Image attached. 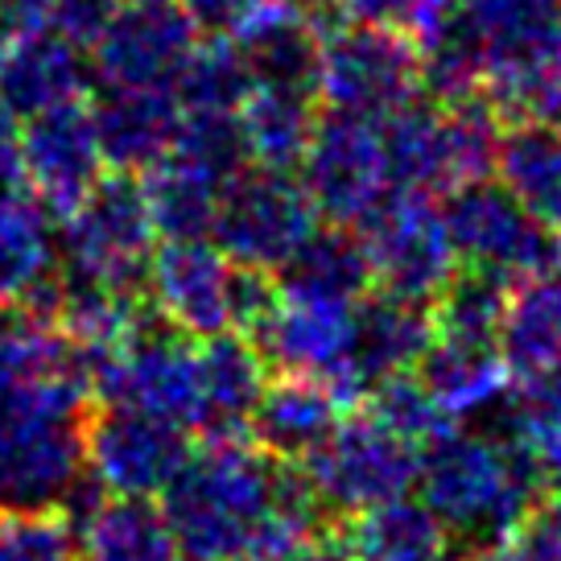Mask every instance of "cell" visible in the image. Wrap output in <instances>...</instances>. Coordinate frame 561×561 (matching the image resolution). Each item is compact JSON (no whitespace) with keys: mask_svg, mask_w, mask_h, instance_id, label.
Wrapping results in <instances>:
<instances>
[{"mask_svg":"<svg viewBox=\"0 0 561 561\" xmlns=\"http://www.w3.org/2000/svg\"><path fill=\"white\" fill-rule=\"evenodd\" d=\"M91 376L62 327L0 306V512L62 508L88 471Z\"/></svg>","mask_w":561,"mask_h":561,"instance_id":"6da1fadb","label":"cell"},{"mask_svg":"<svg viewBox=\"0 0 561 561\" xmlns=\"http://www.w3.org/2000/svg\"><path fill=\"white\" fill-rule=\"evenodd\" d=\"M158 500L186 561H277L322 512L301 471L280 467L244 430L207 434Z\"/></svg>","mask_w":561,"mask_h":561,"instance_id":"7a4b0ae2","label":"cell"},{"mask_svg":"<svg viewBox=\"0 0 561 561\" xmlns=\"http://www.w3.org/2000/svg\"><path fill=\"white\" fill-rule=\"evenodd\" d=\"M421 504L438 516L450 541L474 549L512 541L541 504V474L504 434L446 430L417 450Z\"/></svg>","mask_w":561,"mask_h":561,"instance_id":"3957f363","label":"cell"},{"mask_svg":"<svg viewBox=\"0 0 561 561\" xmlns=\"http://www.w3.org/2000/svg\"><path fill=\"white\" fill-rule=\"evenodd\" d=\"M479 54V91L512 121L561 124L558 0H458Z\"/></svg>","mask_w":561,"mask_h":561,"instance_id":"277c9868","label":"cell"},{"mask_svg":"<svg viewBox=\"0 0 561 561\" xmlns=\"http://www.w3.org/2000/svg\"><path fill=\"white\" fill-rule=\"evenodd\" d=\"M58 256L75 285H145V268L153 256V224L140 182L121 170L100 174V182L62 215Z\"/></svg>","mask_w":561,"mask_h":561,"instance_id":"5b68a950","label":"cell"},{"mask_svg":"<svg viewBox=\"0 0 561 561\" xmlns=\"http://www.w3.org/2000/svg\"><path fill=\"white\" fill-rule=\"evenodd\" d=\"M91 392L104 404H128L182 425V430H210L207 380H203V347L198 339L170 331H145L124 351L107 355L88 368Z\"/></svg>","mask_w":561,"mask_h":561,"instance_id":"8992f818","label":"cell"},{"mask_svg":"<svg viewBox=\"0 0 561 561\" xmlns=\"http://www.w3.org/2000/svg\"><path fill=\"white\" fill-rule=\"evenodd\" d=\"M421 67L409 37L385 25L343 21L322 30L314 67V100L331 112L385 121L409 100H417Z\"/></svg>","mask_w":561,"mask_h":561,"instance_id":"52a82bcc","label":"cell"},{"mask_svg":"<svg viewBox=\"0 0 561 561\" xmlns=\"http://www.w3.org/2000/svg\"><path fill=\"white\" fill-rule=\"evenodd\" d=\"M351 327H355V301L280 285L273 306L248 331V339L261 347L264 364H277L285 376H310L331 385L339 401L351 409L368 392L351 364Z\"/></svg>","mask_w":561,"mask_h":561,"instance_id":"ba28073f","label":"cell"},{"mask_svg":"<svg viewBox=\"0 0 561 561\" xmlns=\"http://www.w3.org/2000/svg\"><path fill=\"white\" fill-rule=\"evenodd\" d=\"M314 228L318 207L310 203L301 178L252 165L224 182L210 236L240 268L280 273Z\"/></svg>","mask_w":561,"mask_h":561,"instance_id":"9c48e42d","label":"cell"},{"mask_svg":"<svg viewBox=\"0 0 561 561\" xmlns=\"http://www.w3.org/2000/svg\"><path fill=\"white\" fill-rule=\"evenodd\" d=\"M301 479L318 508L355 516L385 500L409 495L417 479V446L397 438L371 413L339 421L331 438L301 458Z\"/></svg>","mask_w":561,"mask_h":561,"instance_id":"30bf717a","label":"cell"},{"mask_svg":"<svg viewBox=\"0 0 561 561\" xmlns=\"http://www.w3.org/2000/svg\"><path fill=\"white\" fill-rule=\"evenodd\" d=\"M359 240L368 252L371 280L397 298L430 306L442 285L458 273L455 240L430 194L392 191L371 215L359 219Z\"/></svg>","mask_w":561,"mask_h":561,"instance_id":"8fae6325","label":"cell"},{"mask_svg":"<svg viewBox=\"0 0 561 561\" xmlns=\"http://www.w3.org/2000/svg\"><path fill=\"white\" fill-rule=\"evenodd\" d=\"M298 170L318 215L347 224V228L371 215L392 194L380 121H364L347 112L318 116L314 137L306 145Z\"/></svg>","mask_w":561,"mask_h":561,"instance_id":"7c38bea8","label":"cell"},{"mask_svg":"<svg viewBox=\"0 0 561 561\" xmlns=\"http://www.w3.org/2000/svg\"><path fill=\"white\" fill-rule=\"evenodd\" d=\"M149 298L186 339H215L240 322V264L210 240H165L145 268Z\"/></svg>","mask_w":561,"mask_h":561,"instance_id":"4fadbf2b","label":"cell"},{"mask_svg":"<svg viewBox=\"0 0 561 561\" xmlns=\"http://www.w3.org/2000/svg\"><path fill=\"white\" fill-rule=\"evenodd\" d=\"M83 458L107 495L158 500L191 458V430L128 404H107L100 417L88 421Z\"/></svg>","mask_w":561,"mask_h":561,"instance_id":"5bb4252c","label":"cell"},{"mask_svg":"<svg viewBox=\"0 0 561 561\" xmlns=\"http://www.w3.org/2000/svg\"><path fill=\"white\" fill-rule=\"evenodd\" d=\"M442 219L455 240L458 261L467 268L520 280L528 273H541L553 261V240L500 182L483 178V182L450 191Z\"/></svg>","mask_w":561,"mask_h":561,"instance_id":"9a60e30c","label":"cell"},{"mask_svg":"<svg viewBox=\"0 0 561 561\" xmlns=\"http://www.w3.org/2000/svg\"><path fill=\"white\" fill-rule=\"evenodd\" d=\"M198 46V25L170 0L116 9L107 30L91 42V70L104 88H174L191 50Z\"/></svg>","mask_w":561,"mask_h":561,"instance_id":"2e32d148","label":"cell"},{"mask_svg":"<svg viewBox=\"0 0 561 561\" xmlns=\"http://www.w3.org/2000/svg\"><path fill=\"white\" fill-rule=\"evenodd\" d=\"M21 182L50 215H67L104 174L95 121L83 100L25 116L21 128Z\"/></svg>","mask_w":561,"mask_h":561,"instance_id":"e0dca14e","label":"cell"},{"mask_svg":"<svg viewBox=\"0 0 561 561\" xmlns=\"http://www.w3.org/2000/svg\"><path fill=\"white\" fill-rule=\"evenodd\" d=\"M104 165L133 174L158 165L178 140L182 104L170 88H104V100L91 107Z\"/></svg>","mask_w":561,"mask_h":561,"instance_id":"ac0fdd59","label":"cell"},{"mask_svg":"<svg viewBox=\"0 0 561 561\" xmlns=\"http://www.w3.org/2000/svg\"><path fill=\"white\" fill-rule=\"evenodd\" d=\"M58 240L50 231V210L34 194L0 191V306H30L54 310L58 306Z\"/></svg>","mask_w":561,"mask_h":561,"instance_id":"d6986e66","label":"cell"},{"mask_svg":"<svg viewBox=\"0 0 561 561\" xmlns=\"http://www.w3.org/2000/svg\"><path fill=\"white\" fill-rule=\"evenodd\" d=\"M228 37L244 54L252 83L314 88L322 21L310 4H301V0H261Z\"/></svg>","mask_w":561,"mask_h":561,"instance_id":"ffe728a7","label":"cell"},{"mask_svg":"<svg viewBox=\"0 0 561 561\" xmlns=\"http://www.w3.org/2000/svg\"><path fill=\"white\" fill-rule=\"evenodd\" d=\"M88 91V67L75 42L54 30H25L13 37L9 54L0 58V95L18 116H37L50 107L75 104Z\"/></svg>","mask_w":561,"mask_h":561,"instance_id":"44dd1931","label":"cell"},{"mask_svg":"<svg viewBox=\"0 0 561 561\" xmlns=\"http://www.w3.org/2000/svg\"><path fill=\"white\" fill-rule=\"evenodd\" d=\"M495 347L512 380H541L561 371V273H528L512 280Z\"/></svg>","mask_w":561,"mask_h":561,"instance_id":"7402d4cb","label":"cell"},{"mask_svg":"<svg viewBox=\"0 0 561 561\" xmlns=\"http://www.w3.org/2000/svg\"><path fill=\"white\" fill-rule=\"evenodd\" d=\"M434 343V314L425 301H409L397 294L355 301V327H351V364L364 385L385 376L417 368L425 347Z\"/></svg>","mask_w":561,"mask_h":561,"instance_id":"603a6c76","label":"cell"},{"mask_svg":"<svg viewBox=\"0 0 561 561\" xmlns=\"http://www.w3.org/2000/svg\"><path fill=\"white\" fill-rule=\"evenodd\" d=\"M343 409L347 404L339 401L331 385L310 376H285L273 388L264 385L248 425L261 450L285 462H301L314 446L331 438V430L343 421Z\"/></svg>","mask_w":561,"mask_h":561,"instance_id":"cb8c5ba5","label":"cell"},{"mask_svg":"<svg viewBox=\"0 0 561 561\" xmlns=\"http://www.w3.org/2000/svg\"><path fill=\"white\" fill-rule=\"evenodd\" d=\"M244 158L261 170H298L306 158V145L314 137L318 107L314 88L298 83H252L244 104L236 112Z\"/></svg>","mask_w":561,"mask_h":561,"instance_id":"d4e9b609","label":"cell"},{"mask_svg":"<svg viewBox=\"0 0 561 561\" xmlns=\"http://www.w3.org/2000/svg\"><path fill=\"white\" fill-rule=\"evenodd\" d=\"M417 380L446 409V417L488 413L512 388V371L495 343H467V339H438L434 334V343L417 359Z\"/></svg>","mask_w":561,"mask_h":561,"instance_id":"484cf974","label":"cell"},{"mask_svg":"<svg viewBox=\"0 0 561 561\" xmlns=\"http://www.w3.org/2000/svg\"><path fill=\"white\" fill-rule=\"evenodd\" d=\"M79 561H178V541L153 500L107 495L79 508Z\"/></svg>","mask_w":561,"mask_h":561,"instance_id":"4316f807","label":"cell"},{"mask_svg":"<svg viewBox=\"0 0 561 561\" xmlns=\"http://www.w3.org/2000/svg\"><path fill=\"white\" fill-rule=\"evenodd\" d=\"M495 174L541 228H561V124L512 121L500 137Z\"/></svg>","mask_w":561,"mask_h":561,"instance_id":"83f0119b","label":"cell"},{"mask_svg":"<svg viewBox=\"0 0 561 561\" xmlns=\"http://www.w3.org/2000/svg\"><path fill=\"white\" fill-rule=\"evenodd\" d=\"M145 174L149 178L140 191H145L153 236H161V240H207L215 228L224 178L174 153V149L158 165H149Z\"/></svg>","mask_w":561,"mask_h":561,"instance_id":"f1b7e54d","label":"cell"},{"mask_svg":"<svg viewBox=\"0 0 561 561\" xmlns=\"http://www.w3.org/2000/svg\"><path fill=\"white\" fill-rule=\"evenodd\" d=\"M343 541L355 561H446L450 537L421 500L397 495L343 525Z\"/></svg>","mask_w":561,"mask_h":561,"instance_id":"f546056e","label":"cell"},{"mask_svg":"<svg viewBox=\"0 0 561 561\" xmlns=\"http://www.w3.org/2000/svg\"><path fill=\"white\" fill-rule=\"evenodd\" d=\"M58 327L79 347L83 364H100L107 355L124 351L149 327V314L137 301V289H104V285H75L58 294Z\"/></svg>","mask_w":561,"mask_h":561,"instance_id":"4dcf8cb0","label":"cell"},{"mask_svg":"<svg viewBox=\"0 0 561 561\" xmlns=\"http://www.w3.org/2000/svg\"><path fill=\"white\" fill-rule=\"evenodd\" d=\"M380 140H385L388 174L392 191L434 194L450 191L446 178V140H442V107L409 100L392 116L380 121Z\"/></svg>","mask_w":561,"mask_h":561,"instance_id":"1f68e13d","label":"cell"},{"mask_svg":"<svg viewBox=\"0 0 561 561\" xmlns=\"http://www.w3.org/2000/svg\"><path fill=\"white\" fill-rule=\"evenodd\" d=\"M264 355L261 347L240 331L203 339V380H207L210 430L207 434H228L244 430L252 409L264 392Z\"/></svg>","mask_w":561,"mask_h":561,"instance_id":"d6a6232c","label":"cell"},{"mask_svg":"<svg viewBox=\"0 0 561 561\" xmlns=\"http://www.w3.org/2000/svg\"><path fill=\"white\" fill-rule=\"evenodd\" d=\"M280 273H285L280 285L327 294V298H347V301H359L371 285V264H368V252H364V240L347 224L314 228L310 240L289 256V264Z\"/></svg>","mask_w":561,"mask_h":561,"instance_id":"836d02e7","label":"cell"},{"mask_svg":"<svg viewBox=\"0 0 561 561\" xmlns=\"http://www.w3.org/2000/svg\"><path fill=\"white\" fill-rule=\"evenodd\" d=\"M252 88V70H248L240 46L228 34H215L198 42L186 58L182 75L174 79V100L182 112H210V116H236Z\"/></svg>","mask_w":561,"mask_h":561,"instance_id":"e575fe53","label":"cell"},{"mask_svg":"<svg viewBox=\"0 0 561 561\" xmlns=\"http://www.w3.org/2000/svg\"><path fill=\"white\" fill-rule=\"evenodd\" d=\"M504 116L483 95L442 104V140H446V178L450 191L495 174V153L504 137Z\"/></svg>","mask_w":561,"mask_h":561,"instance_id":"d590c367","label":"cell"},{"mask_svg":"<svg viewBox=\"0 0 561 561\" xmlns=\"http://www.w3.org/2000/svg\"><path fill=\"white\" fill-rule=\"evenodd\" d=\"M512 280L483 273V268H462L442 285L434 298V334L438 339H467V343H495L504 301H508Z\"/></svg>","mask_w":561,"mask_h":561,"instance_id":"8d00e7d4","label":"cell"},{"mask_svg":"<svg viewBox=\"0 0 561 561\" xmlns=\"http://www.w3.org/2000/svg\"><path fill=\"white\" fill-rule=\"evenodd\" d=\"M504 438L516 442L537 467L545 488L561 495V371L528 380L525 397L512 404Z\"/></svg>","mask_w":561,"mask_h":561,"instance_id":"74e56055","label":"cell"},{"mask_svg":"<svg viewBox=\"0 0 561 561\" xmlns=\"http://www.w3.org/2000/svg\"><path fill=\"white\" fill-rule=\"evenodd\" d=\"M371 397V417L380 421L385 430H392L397 438H404L409 446H425L434 442L438 434L450 430V417L434 397L430 388L421 385L417 376L409 371H397V376H385L368 388Z\"/></svg>","mask_w":561,"mask_h":561,"instance_id":"f35d334b","label":"cell"},{"mask_svg":"<svg viewBox=\"0 0 561 561\" xmlns=\"http://www.w3.org/2000/svg\"><path fill=\"white\" fill-rule=\"evenodd\" d=\"M0 561H79V541L58 508L0 512Z\"/></svg>","mask_w":561,"mask_h":561,"instance_id":"ab89813d","label":"cell"},{"mask_svg":"<svg viewBox=\"0 0 561 561\" xmlns=\"http://www.w3.org/2000/svg\"><path fill=\"white\" fill-rule=\"evenodd\" d=\"M121 0H46V30L75 42L79 50L91 46L107 30V21L116 18Z\"/></svg>","mask_w":561,"mask_h":561,"instance_id":"60d3db41","label":"cell"},{"mask_svg":"<svg viewBox=\"0 0 561 561\" xmlns=\"http://www.w3.org/2000/svg\"><path fill=\"white\" fill-rule=\"evenodd\" d=\"M516 541L525 545L537 561H561V495L541 500L525 528L516 533Z\"/></svg>","mask_w":561,"mask_h":561,"instance_id":"b9f144b4","label":"cell"},{"mask_svg":"<svg viewBox=\"0 0 561 561\" xmlns=\"http://www.w3.org/2000/svg\"><path fill=\"white\" fill-rule=\"evenodd\" d=\"M261 0H182V13L207 30V34H231Z\"/></svg>","mask_w":561,"mask_h":561,"instance_id":"7bdbcfd3","label":"cell"},{"mask_svg":"<svg viewBox=\"0 0 561 561\" xmlns=\"http://www.w3.org/2000/svg\"><path fill=\"white\" fill-rule=\"evenodd\" d=\"M417 0H331V9L343 21H359V25H385V30H401Z\"/></svg>","mask_w":561,"mask_h":561,"instance_id":"ee69618b","label":"cell"},{"mask_svg":"<svg viewBox=\"0 0 561 561\" xmlns=\"http://www.w3.org/2000/svg\"><path fill=\"white\" fill-rule=\"evenodd\" d=\"M18 112L9 107V100L0 95V191H13L21 186V128H18Z\"/></svg>","mask_w":561,"mask_h":561,"instance_id":"f6af8a7d","label":"cell"},{"mask_svg":"<svg viewBox=\"0 0 561 561\" xmlns=\"http://www.w3.org/2000/svg\"><path fill=\"white\" fill-rule=\"evenodd\" d=\"M0 9L13 18L18 34H25V30H42V21H46V0H0Z\"/></svg>","mask_w":561,"mask_h":561,"instance_id":"bcb514c9","label":"cell"},{"mask_svg":"<svg viewBox=\"0 0 561 561\" xmlns=\"http://www.w3.org/2000/svg\"><path fill=\"white\" fill-rule=\"evenodd\" d=\"M471 561H537L533 553H528L525 545L516 541H500V545H483V549H474V558Z\"/></svg>","mask_w":561,"mask_h":561,"instance_id":"7dc6e473","label":"cell"},{"mask_svg":"<svg viewBox=\"0 0 561 561\" xmlns=\"http://www.w3.org/2000/svg\"><path fill=\"white\" fill-rule=\"evenodd\" d=\"M13 37H18V25H13V18L0 9V58L9 54V46H13Z\"/></svg>","mask_w":561,"mask_h":561,"instance_id":"c3c4849f","label":"cell"},{"mask_svg":"<svg viewBox=\"0 0 561 561\" xmlns=\"http://www.w3.org/2000/svg\"><path fill=\"white\" fill-rule=\"evenodd\" d=\"M133 4H158V0H133Z\"/></svg>","mask_w":561,"mask_h":561,"instance_id":"681fc988","label":"cell"},{"mask_svg":"<svg viewBox=\"0 0 561 561\" xmlns=\"http://www.w3.org/2000/svg\"><path fill=\"white\" fill-rule=\"evenodd\" d=\"M301 4H310V0H301Z\"/></svg>","mask_w":561,"mask_h":561,"instance_id":"f907efd6","label":"cell"},{"mask_svg":"<svg viewBox=\"0 0 561 561\" xmlns=\"http://www.w3.org/2000/svg\"><path fill=\"white\" fill-rule=\"evenodd\" d=\"M558 4H561V0H558Z\"/></svg>","mask_w":561,"mask_h":561,"instance_id":"816d5d0a","label":"cell"}]
</instances>
